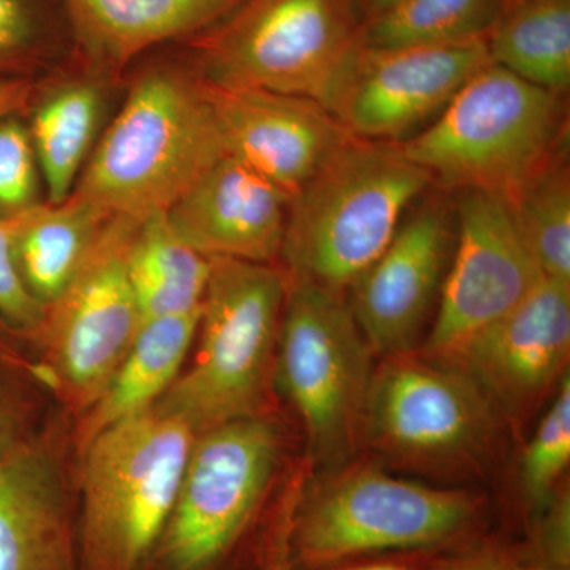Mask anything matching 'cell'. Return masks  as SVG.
I'll use <instances>...</instances> for the list:
<instances>
[{
  "label": "cell",
  "instance_id": "26",
  "mask_svg": "<svg viewBox=\"0 0 570 570\" xmlns=\"http://www.w3.org/2000/svg\"><path fill=\"white\" fill-rule=\"evenodd\" d=\"M509 205L543 277L570 284V178L562 153L539 168Z\"/></svg>",
  "mask_w": 570,
  "mask_h": 570
},
{
  "label": "cell",
  "instance_id": "5",
  "mask_svg": "<svg viewBox=\"0 0 570 570\" xmlns=\"http://www.w3.org/2000/svg\"><path fill=\"white\" fill-rule=\"evenodd\" d=\"M281 450L268 412L198 433L142 570H254Z\"/></svg>",
  "mask_w": 570,
  "mask_h": 570
},
{
  "label": "cell",
  "instance_id": "36",
  "mask_svg": "<svg viewBox=\"0 0 570 570\" xmlns=\"http://www.w3.org/2000/svg\"><path fill=\"white\" fill-rule=\"evenodd\" d=\"M517 570H570V566L550 564V562L521 560Z\"/></svg>",
  "mask_w": 570,
  "mask_h": 570
},
{
  "label": "cell",
  "instance_id": "33",
  "mask_svg": "<svg viewBox=\"0 0 570 570\" xmlns=\"http://www.w3.org/2000/svg\"><path fill=\"white\" fill-rule=\"evenodd\" d=\"M523 560V547L504 540L479 538L449 551L428 570H517Z\"/></svg>",
  "mask_w": 570,
  "mask_h": 570
},
{
  "label": "cell",
  "instance_id": "13",
  "mask_svg": "<svg viewBox=\"0 0 570 570\" xmlns=\"http://www.w3.org/2000/svg\"><path fill=\"white\" fill-rule=\"evenodd\" d=\"M489 63L487 37L384 50L362 43L330 112L354 137L400 142Z\"/></svg>",
  "mask_w": 570,
  "mask_h": 570
},
{
  "label": "cell",
  "instance_id": "25",
  "mask_svg": "<svg viewBox=\"0 0 570 570\" xmlns=\"http://www.w3.org/2000/svg\"><path fill=\"white\" fill-rule=\"evenodd\" d=\"M505 0H401L362 26L367 48L455 43L489 36Z\"/></svg>",
  "mask_w": 570,
  "mask_h": 570
},
{
  "label": "cell",
  "instance_id": "27",
  "mask_svg": "<svg viewBox=\"0 0 570 570\" xmlns=\"http://www.w3.org/2000/svg\"><path fill=\"white\" fill-rule=\"evenodd\" d=\"M20 343V337L0 322V459L29 441L47 423L48 390Z\"/></svg>",
  "mask_w": 570,
  "mask_h": 570
},
{
  "label": "cell",
  "instance_id": "3",
  "mask_svg": "<svg viewBox=\"0 0 570 570\" xmlns=\"http://www.w3.org/2000/svg\"><path fill=\"white\" fill-rule=\"evenodd\" d=\"M431 183L403 142L352 135L288 202L285 275L347 294Z\"/></svg>",
  "mask_w": 570,
  "mask_h": 570
},
{
  "label": "cell",
  "instance_id": "32",
  "mask_svg": "<svg viewBox=\"0 0 570 570\" xmlns=\"http://www.w3.org/2000/svg\"><path fill=\"white\" fill-rule=\"evenodd\" d=\"M43 316V307L21 283L11 255L9 225L7 219H0V322L28 343Z\"/></svg>",
  "mask_w": 570,
  "mask_h": 570
},
{
  "label": "cell",
  "instance_id": "34",
  "mask_svg": "<svg viewBox=\"0 0 570 570\" xmlns=\"http://www.w3.org/2000/svg\"><path fill=\"white\" fill-rule=\"evenodd\" d=\"M36 89L32 77L0 78V118L28 110Z\"/></svg>",
  "mask_w": 570,
  "mask_h": 570
},
{
  "label": "cell",
  "instance_id": "23",
  "mask_svg": "<svg viewBox=\"0 0 570 570\" xmlns=\"http://www.w3.org/2000/svg\"><path fill=\"white\" fill-rule=\"evenodd\" d=\"M209 272V258L176 235L165 213L142 219L129 253L140 322L200 309Z\"/></svg>",
  "mask_w": 570,
  "mask_h": 570
},
{
  "label": "cell",
  "instance_id": "24",
  "mask_svg": "<svg viewBox=\"0 0 570 570\" xmlns=\"http://www.w3.org/2000/svg\"><path fill=\"white\" fill-rule=\"evenodd\" d=\"M100 115L102 94L92 80L63 82L33 108L29 132L50 204L70 197L99 129Z\"/></svg>",
  "mask_w": 570,
  "mask_h": 570
},
{
  "label": "cell",
  "instance_id": "16",
  "mask_svg": "<svg viewBox=\"0 0 570 570\" xmlns=\"http://www.w3.org/2000/svg\"><path fill=\"white\" fill-rule=\"evenodd\" d=\"M570 284L542 281L464 346L453 365L485 390L502 417L520 420L569 373Z\"/></svg>",
  "mask_w": 570,
  "mask_h": 570
},
{
  "label": "cell",
  "instance_id": "6",
  "mask_svg": "<svg viewBox=\"0 0 570 570\" xmlns=\"http://www.w3.org/2000/svg\"><path fill=\"white\" fill-rule=\"evenodd\" d=\"M193 363L154 406L195 434L265 414L287 276L276 265L209 257Z\"/></svg>",
  "mask_w": 570,
  "mask_h": 570
},
{
  "label": "cell",
  "instance_id": "8",
  "mask_svg": "<svg viewBox=\"0 0 570 570\" xmlns=\"http://www.w3.org/2000/svg\"><path fill=\"white\" fill-rule=\"evenodd\" d=\"M561 132V96L491 62L403 148L433 181L510 204L557 154Z\"/></svg>",
  "mask_w": 570,
  "mask_h": 570
},
{
  "label": "cell",
  "instance_id": "18",
  "mask_svg": "<svg viewBox=\"0 0 570 570\" xmlns=\"http://www.w3.org/2000/svg\"><path fill=\"white\" fill-rule=\"evenodd\" d=\"M288 202L275 184L225 154L165 216L176 235L205 257L275 265Z\"/></svg>",
  "mask_w": 570,
  "mask_h": 570
},
{
  "label": "cell",
  "instance_id": "11",
  "mask_svg": "<svg viewBox=\"0 0 570 570\" xmlns=\"http://www.w3.org/2000/svg\"><path fill=\"white\" fill-rule=\"evenodd\" d=\"M140 220L111 216L61 295L28 341L37 376L67 411L80 415L99 397L138 326L129 253Z\"/></svg>",
  "mask_w": 570,
  "mask_h": 570
},
{
  "label": "cell",
  "instance_id": "1",
  "mask_svg": "<svg viewBox=\"0 0 570 570\" xmlns=\"http://www.w3.org/2000/svg\"><path fill=\"white\" fill-rule=\"evenodd\" d=\"M225 154L208 82L195 67L156 63L135 78L70 195L141 223L167 213Z\"/></svg>",
  "mask_w": 570,
  "mask_h": 570
},
{
  "label": "cell",
  "instance_id": "28",
  "mask_svg": "<svg viewBox=\"0 0 570 570\" xmlns=\"http://www.w3.org/2000/svg\"><path fill=\"white\" fill-rule=\"evenodd\" d=\"M570 461V377L554 390L535 433L521 459V489L532 509V520L560 490V480ZM531 520V521H532Z\"/></svg>",
  "mask_w": 570,
  "mask_h": 570
},
{
  "label": "cell",
  "instance_id": "14",
  "mask_svg": "<svg viewBox=\"0 0 570 570\" xmlns=\"http://www.w3.org/2000/svg\"><path fill=\"white\" fill-rule=\"evenodd\" d=\"M453 227L441 200L420 205L348 288V305L376 356L411 354L422 347L448 276L455 246Z\"/></svg>",
  "mask_w": 570,
  "mask_h": 570
},
{
  "label": "cell",
  "instance_id": "4",
  "mask_svg": "<svg viewBox=\"0 0 570 570\" xmlns=\"http://www.w3.org/2000/svg\"><path fill=\"white\" fill-rule=\"evenodd\" d=\"M197 434L156 406L78 453L77 570H142L174 509Z\"/></svg>",
  "mask_w": 570,
  "mask_h": 570
},
{
  "label": "cell",
  "instance_id": "2",
  "mask_svg": "<svg viewBox=\"0 0 570 570\" xmlns=\"http://www.w3.org/2000/svg\"><path fill=\"white\" fill-rule=\"evenodd\" d=\"M483 499L396 478L374 464L351 463L303 485L292 512L294 570H335L393 553H441L482 531Z\"/></svg>",
  "mask_w": 570,
  "mask_h": 570
},
{
  "label": "cell",
  "instance_id": "17",
  "mask_svg": "<svg viewBox=\"0 0 570 570\" xmlns=\"http://www.w3.org/2000/svg\"><path fill=\"white\" fill-rule=\"evenodd\" d=\"M230 156L253 167L288 198L352 137L324 105L306 97L209 85Z\"/></svg>",
  "mask_w": 570,
  "mask_h": 570
},
{
  "label": "cell",
  "instance_id": "35",
  "mask_svg": "<svg viewBox=\"0 0 570 570\" xmlns=\"http://www.w3.org/2000/svg\"><path fill=\"white\" fill-rule=\"evenodd\" d=\"M401 0H351L352 9L360 26L366 24L367 21L374 20L379 14L395 7Z\"/></svg>",
  "mask_w": 570,
  "mask_h": 570
},
{
  "label": "cell",
  "instance_id": "9",
  "mask_svg": "<svg viewBox=\"0 0 570 570\" xmlns=\"http://www.w3.org/2000/svg\"><path fill=\"white\" fill-rule=\"evenodd\" d=\"M374 356L347 294L287 276L273 381L302 419L321 474L363 444Z\"/></svg>",
  "mask_w": 570,
  "mask_h": 570
},
{
  "label": "cell",
  "instance_id": "20",
  "mask_svg": "<svg viewBox=\"0 0 570 570\" xmlns=\"http://www.w3.org/2000/svg\"><path fill=\"white\" fill-rule=\"evenodd\" d=\"M200 309L146 318L99 397L71 430L75 456L104 430L153 407L181 374L193 351Z\"/></svg>",
  "mask_w": 570,
  "mask_h": 570
},
{
  "label": "cell",
  "instance_id": "19",
  "mask_svg": "<svg viewBox=\"0 0 570 570\" xmlns=\"http://www.w3.org/2000/svg\"><path fill=\"white\" fill-rule=\"evenodd\" d=\"M243 0H61L75 48L92 70L118 73L168 41L189 40Z\"/></svg>",
  "mask_w": 570,
  "mask_h": 570
},
{
  "label": "cell",
  "instance_id": "30",
  "mask_svg": "<svg viewBox=\"0 0 570 570\" xmlns=\"http://www.w3.org/2000/svg\"><path fill=\"white\" fill-rule=\"evenodd\" d=\"M40 167L20 112L0 118V219L39 204Z\"/></svg>",
  "mask_w": 570,
  "mask_h": 570
},
{
  "label": "cell",
  "instance_id": "10",
  "mask_svg": "<svg viewBox=\"0 0 570 570\" xmlns=\"http://www.w3.org/2000/svg\"><path fill=\"white\" fill-rule=\"evenodd\" d=\"M504 420L461 367L420 352L382 356L367 396L363 444L397 466L463 478L489 464Z\"/></svg>",
  "mask_w": 570,
  "mask_h": 570
},
{
  "label": "cell",
  "instance_id": "7",
  "mask_svg": "<svg viewBox=\"0 0 570 570\" xmlns=\"http://www.w3.org/2000/svg\"><path fill=\"white\" fill-rule=\"evenodd\" d=\"M360 31L351 0H243L187 45L209 85L306 97L330 111Z\"/></svg>",
  "mask_w": 570,
  "mask_h": 570
},
{
  "label": "cell",
  "instance_id": "12",
  "mask_svg": "<svg viewBox=\"0 0 570 570\" xmlns=\"http://www.w3.org/2000/svg\"><path fill=\"white\" fill-rule=\"evenodd\" d=\"M455 227L436 313L417 351L450 365L472 337L519 305L543 279L504 198L466 190Z\"/></svg>",
  "mask_w": 570,
  "mask_h": 570
},
{
  "label": "cell",
  "instance_id": "22",
  "mask_svg": "<svg viewBox=\"0 0 570 570\" xmlns=\"http://www.w3.org/2000/svg\"><path fill=\"white\" fill-rule=\"evenodd\" d=\"M491 62L558 96L570 85V0H517L487 36Z\"/></svg>",
  "mask_w": 570,
  "mask_h": 570
},
{
  "label": "cell",
  "instance_id": "21",
  "mask_svg": "<svg viewBox=\"0 0 570 570\" xmlns=\"http://www.w3.org/2000/svg\"><path fill=\"white\" fill-rule=\"evenodd\" d=\"M110 214L70 195L39 202L7 219L11 255L22 285L43 309L73 279Z\"/></svg>",
  "mask_w": 570,
  "mask_h": 570
},
{
  "label": "cell",
  "instance_id": "37",
  "mask_svg": "<svg viewBox=\"0 0 570 570\" xmlns=\"http://www.w3.org/2000/svg\"><path fill=\"white\" fill-rule=\"evenodd\" d=\"M505 2H508V6H509V3L517 2V0H505ZM508 6H505V7H508Z\"/></svg>",
  "mask_w": 570,
  "mask_h": 570
},
{
  "label": "cell",
  "instance_id": "31",
  "mask_svg": "<svg viewBox=\"0 0 570 570\" xmlns=\"http://www.w3.org/2000/svg\"><path fill=\"white\" fill-rule=\"evenodd\" d=\"M302 482H294L281 491L266 517L254 570H294L288 553V531H291L292 512L298 498ZM335 570H417L403 561H365L344 566Z\"/></svg>",
  "mask_w": 570,
  "mask_h": 570
},
{
  "label": "cell",
  "instance_id": "15",
  "mask_svg": "<svg viewBox=\"0 0 570 570\" xmlns=\"http://www.w3.org/2000/svg\"><path fill=\"white\" fill-rule=\"evenodd\" d=\"M71 431L47 420L0 459V570H77Z\"/></svg>",
  "mask_w": 570,
  "mask_h": 570
},
{
  "label": "cell",
  "instance_id": "29",
  "mask_svg": "<svg viewBox=\"0 0 570 570\" xmlns=\"http://www.w3.org/2000/svg\"><path fill=\"white\" fill-rule=\"evenodd\" d=\"M50 48V0H0V78L31 77Z\"/></svg>",
  "mask_w": 570,
  "mask_h": 570
}]
</instances>
